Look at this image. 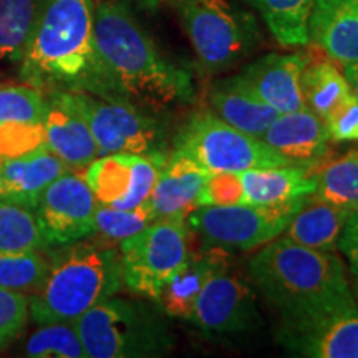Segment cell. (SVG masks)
<instances>
[{
  "label": "cell",
  "instance_id": "31",
  "mask_svg": "<svg viewBox=\"0 0 358 358\" xmlns=\"http://www.w3.org/2000/svg\"><path fill=\"white\" fill-rule=\"evenodd\" d=\"M25 345V355L34 358H85L83 342L73 322L43 324Z\"/></svg>",
  "mask_w": 358,
  "mask_h": 358
},
{
  "label": "cell",
  "instance_id": "40",
  "mask_svg": "<svg viewBox=\"0 0 358 358\" xmlns=\"http://www.w3.org/2000/svg\"><path fill=\"white\" fill-rule=\"evenodd\" d=\"M136 2L140 3L143 8H148V10H153V8L158 7L159 3H163L164 0H136Z\"/></svg>",
  "mask_w": 358,
  "mask_h": 358
},
{
  "label": "cell",
  "instance_id": "20",
  "mask_svg": "<svg viewBox=\"0 0 358 358\" xmlns=\"http://www.w3.org/2000/svg\"><path fill=\"white\" fill-rule=\"evenodd\" d=\"M70 169L48 146L19 158L3 159L0 176V199L35 209L43 191Z\"/></svg>",
  "mask_w": 358,
  "mask_h": 358
},
{
  "label": "cell",
  "instance_id": "27",
  "mask_svg": "<svg viewBox=\"0 0 358 358\" xmlns=\"http://www.w3.org/2000/svg\"><path fill=\"white\" fill-rule=\"evenodd\" d=\"M315 178V198L348 211H358V150L324 164Z\"/></svg>",
  "mask_w": 358,
  "mask_h": 358
},
{
  "label": "cell",
  "instance_id": "41",
  "mask_svg": "<svg viewBox=\"0 0 358 358\" xmlns=\"http://www.w3.org/2000/svg\"><path fill=\"white\" fill-rule=\"evenodd\" d=\"M350 290H352V295H353V301H355L357 307H358V275H353V280L350 284Z\"/></svg>",
  "mask_w": 358,
  "mask_h": 358
},
{
  "label": "cell",
  "instance_id": "42",
  "mask_svg": "<svg viewBox=\"0 0 358 358\" xmlns=\"http://www.w3.org/2000/svg\"><path fill=\"white\" fill-rule=\"evenodd\" d=\"M2 168H3V158L0 156V176H2Z\"/></svg>",
  "mask_w": 358,
  "mask_h": 358
},
{
  "label": "cell",
  "instance_id": "16",
  "mask_svg": "<svg viewBox=\"0 0 358 358\" xmlns=\"http://www.w3.org/2000/svg\"><path fill=\"white\" fill-rule=\"evenodd\" d=\"M308 60L310 55L306 52L268 53L249 64L239 75L277 113H290L307 108L301 77Z\"/></svg>",
  "mask_w": 358,
  "mask_h": 358
},
{
  "label": "cell",
  "instance_id": "30",
  "mask_svg": "<svg viewBox=\"0 0 358 358\" xmlns=\"http://www.w3.org/2000/svg\"><path fill=\"white\" fill-rule=\"evenodd\" d=\"M50 262L38 250L0 252V289L37 290L47 279Z\"/></svg>",
  "mask_w": 358,
  "mask_h": 358
},
{
  "label": "cell",
  "instance_id": "6",
  "mask_svg": "<svg viewBox=\"0 0 358 358\" xmlns=\"http://www.w3.org/2000/svg\"><path fill=\"white\" fill-rule=\"evenodd\" d=\"M176 8L206 70L232 69L261 43V30L252 13L229 0H176Z\"/></svg>",
  "mask_w": 358,
  "mask_h": 358
},
{
  "label": "cell",
  "instance_id": "38",
  "mask_svg": "<svg viewBox=\"0 0 358 358\" xmlns=\"http://www.w3.org/2000/svg\"><path fill=\"white\" fill-rule=\"evenodd\" d=\"M337 248L342 250V254L350 264L352 274L358 275V211H352L348 216L342 234L338 237Z\"/></svg>",
  "mask_w": 358,
  "mask_h": 358
},
{
  "label": "cell",
  "instance_id": "4",
  "mask_svg": "<svg viewBox=\"0 0 358 358\" xmlns=\"http://www.w3.org/2000/svg\"><path fill=\"white\" fill-rule=\"evenodd\" d=\"M122 261L111 248L69 244L50 264L42 287L29 301L37 324L75 322L122 289Z\"/></svg>",
  "mask_w": 358,
  "mask_h": 358
},
{
  "label": "cell",
  "instance_id": "29",
  "mask_svg": "<svg viewBox=\"0 0 358 358\" xmlns=\"http://www.w3.org/2000/svg\"><path fill=\"white\" fill-rule=\"evenodd\" d=\"M48 248L32 209L0 199V252Z\"/></svg>",
  "mask_w": 358,
  "mask_h": 358
},
{
  "label": "cell",
  "instance_id": "9",
  "mask_svg": "<svg viewBox=\"0 0 358 358\" xmlns=\"http://www.w3.org/2000/svg\"><path fill=\"white\" fill-rule=\"evenodd\" d=\"M95 138L98 155H136L166 163V140L153 116L123 98L75 92Z\"/></svg>",
  "mask_w": 358,
  "mask_h": 358
},
{
  "label": "cell",
  "instance_id": "23",
  "mask_svg": "<svg viewBox=\"0 0 358 358\" xmlns=\"http://www.w3.org/2000/svg\"><path fill=\"white\" fill-rule=\"evenodd\" d=\"M245 203L277 206L307 198L317 189L315 173L301 166H275L239 173Z\"/></svg>",
  "mask_w": 358,
  "mask_h": 358
},
{
  "label": "cell",
  "instance_id": "21",
  "mask_svg": "<svg viewBox=\"0 0 358 358\" xmlns=\"http://www.w3.org/2000/svg\"><path fill=\"white\" fill-rule=\"evenodd\" d=\"M209 101L222 122L259 140L279 116L271 105L257 96L241 75L214 83L209 92Z\"/></svg>",
  "mask_w": 358,
  "mask_h": 358
},
{
  "label": "cell",
  "instance_id": "25",
  "mask_svg": "<svg viewBox=\"0 0 358 358\" xmlns=\"http://www.w3.org/2000/svg\"><path fill=\"white\" fill-rule=\"evenodd\" d=\"M301 87L306 106L322 122L353 98L343 71H340L330 60L310 58L302 71Z\"/></svg>",
  "mask_w": 358,
  "mask_h": 358
},
{
  "label": "cell",
  "instance_id": "10",
  "mask_svg": "<svg viewBox=\"0 0 358 358\" xmlns=\"http://www.w3.org/2000/svg\"><path fill=\"white\" fill-rule=\"evenodd\" d=\"M307 198L277 206L232 204L199 206L189 213V224L203 237L206 248L250 250L264 245L287 229Z\"/></svg>",
  "mask_w": 358,
  "mask_h": 358
},
{
  "label": "cell",
  "instance_id": "35",
  "mask_svg": "<svg viewBox=\"0 0 358 358\" xmlns=\"http://www.w3.org/2000/svg\"><path fill=\"white\" fill-rule=\"evenodd\" d=\"M241 203H245L241 174L219 171L211 173V176L206 181L203 191L196 199V208L199 206H232Z\"/></svg>",
  "mask_w": 358,
  "mask_h": 358
},
{
  "label": "cell",
  "instance_id": "19",
  "mask_svg": "<svg viewBox=\"0 0 358 358\" xmlns=\"http://www.w3.org/2000/svg\"><path fill=\"white\" fill-rule=\"evenodd\" d=\"M308 40L340 65L358 62V0H313Z\"/></svg>",
  "mask_w": 358,
  "mask_h": 358
},
{
  "label": "cell",
  "instance_id": "33",
  "mask_svg": "<svg viewBox=\"0 0 358 358\" xmlns=\"http://www.w3.org/2000/svg\"><path fill=\"white\" fill-rule=\"evenodd\" d=\"M47 110L42 90L30 87H0V124L40 123Z\"/></svg>",
  "mask_w": 358,
  "mask_h": 358
},
{
  "label": "cell",
  "instance_id": "34",
  "mask_svg": "<svg viewBox=\"0 0 358 358\" xmlns=\"http://www.w3.org/2000/svg\"><path fill=\"white\" fill-rule=\"evenodd\" d=\"M43 146H47L43 122L0 124V156L3 159L19 158Z\"/></svg>",
  "mask_w": 358,
  "mask_h": 358
},
{
  "label": "cell",
  "instance_id": "28",
  "mask_svg": "<svg viewBox=\"0 0 358 358\" xmlns=\"http://www.w3.org/2000/svg\"><path fill=\"white\" fill-rule=\"evenodd\" d=\"M40 0H0V58L20 62L37 20Z\"/></svg>",
  "mask_w": 358,
  "mask_h": 358
},
{
  "label": "cell",
  "instance_id": "22",
  "mask_svg": "<svg viewBox=\"0 0 358 358\" xmlns=\"http://www.w3.org/2000/svg\"><path fill=\"white\" fill-rule=\"evenodd\" d=\"M227 264L229 254L221 248H206L199 254H189V259L168 282L156 303L168 317L189 320L206 282Z\"/></svg>",
  "mask_w": 358,
  "mask_h": 358
},
{
  "label": "cell",
  "instance_id": "7",
  "mask_svg": "<svg viewBox=\"0 0 358 358\" xmlns=\"http://www.w3.org/2000/svg\"><path fill=\"white\" fill-rule=\"evenodd\" d=\"M186 217L156 219L120 244L123 284L133 294L158 301L176 272L189 259Z\"/></svg>",
  "mask_w": 358,
  "mask_h": 358
},
{
  "label": "cell",
  "instance_id": "5",
  "mask_svg": "<svg viewBox=\"0 0 358 358\" xmlns=\"http://www.w3.org/2000/svg\"><path fill=\"white\" fill-rule=\"evenodd\" d=\"M90 358H153L171 352L174 337L158 307L108 297L73 322Z\"/></svg>",
  "mask_w": 358,
  "mask_h": 358
},
{
  "label": "cell",
  "instance_id": "18",
  "mask_svg": "<svg viewBox=\"0 0 358 358\" xmlns=\"http://www.w3.org/2000/svg\"><path fill=\"white\" fill-rule=\"evenodd\" d=\"M211 173L182 150H174L159 169L150 203L156 217H187Z\"/></svg>",
  "mask_w": 358,
  "mask_h": 358
},
{
  "label": "cell",
  "instance_id": "11",
  "mask_svg": "<svg viewBox=\"0 0 358 358\" xmlns=\"http://www.w3.org/2000/svg\"><path fill=\"white\" fill-rule=\"evenodd\" d=\"M275 338L295 357L358 358L357 303L308 315L280 317Z\"/></svg>",
  "mask_w": 358,
  "mask_h": 358
},
{
  "label": "cell",
  "instance_id": "15",
  "mask_svg": "<svg viewBox=\"0 0 358 358\" xmlns=\"http://www.w3.org/2000/svg\"><path fill=\"white\" fill-rule=\"evenodd\" d=\"M43 128L48 150L64 161L70 171H82L100 156L75 92H50L47 96Z\"/></svg>",
  "mask_w": 358,
  "mask_h": 358
},
{
  "label": "cell",
  "instance_id": "2",
  "mask_svg": "<svg viewBox=\"0 0 358 358\" xmlns=\"http://www.w3.org/2000/svg\"><path fill=\"white\" fill-rule=\"evenodd\" d=\"M20 64V77L38 90L103 96L92 0H40Z\"/></svg>",
  "mask_w": 358,
  "mask_h": 358
},
{
  "label": "cell",
  "instance_id": "1",
  "mask_svg": "<svg viewBox=\"0 0 358 358\" xmlns=\"http://www.w3.org/2000/svg\"><path fill=\"white\" fill-rule=\"evenodd\" d=\"M93 35L103 96L123 98L151 110L192 100L189 71L161 55L127 6L101 2L93 10Z\"/></svg>",
  "mask_w": 358,
  "mask_h": 358
},
{
  "label": "cell",
  "instance_id": "32",
  "mask_svg": "<svg viewBox=\"0 0 358 358\" xmlns=\"http://www.w3.org/2000/svg\"><path fill=\"white\" fill-rule=\"evenodd\" d=\"M156 214L150 203L136 206L131 209H120L113 206L96 203L95 211V232L110 241L127 239L136 232L145 229L156 221Z\"/></svg>",
  "mask_w": 358,
  "mask_h": 358
},
{
  "label": "cell",
  "instance_id": "12",
  "mask_svg": "<svg viewBox=\"0 0 358 358\" xmlns=\"http://www.w3.org/2000/svg\"><path fill=\"white\" fill-rule=\"evenodd\" d=\"M96 199L83 176L69 171L43 191L35 206L47 245H69L95 232Z\"/></svg>",
  "mask_w": 358,
  "mask_h": 358
},
{
  "label": "cell",
  "instance_id": "13",
  "mask_svg": "<svg viewBox=\"0 0 358 358\" xmlns=\"http://www.w3.org/2000/svg\"><path fill=\"white\" fill-rule=\"evenodd\" d=\"M211 332H245L261 324L252 287L229 264L217 271L201 290L189 319Z\"/></svg>",
  "mask_w": 358,
  "mask_h": 358
},
{
  "label": "cell",
  "instance_id": "8",
  "mask_svg": "<svg viewBox=\"0 0 358 358\" xmlns=\"http://www.w3.org/2000/svg\"><path fill=\"white\" fill-rule=\"evenodd\" d=\"M174 143L178 150L192 156L209 173L294 166L262 140L239 131L208 111L189 118Z\"/></svg>",
  "mask_w": 358,
  "mask_h": 358
},
{
  "label": "cell",
  "instance_id": "26",
  "mask_svg": "<svg viewBox=\"0 0 358 358\" xmlns=\"http://www.w3.org/2000/svg\"><path fill=\"white\" fill-rule=\"evenodd\" d=\"M254 7L277 43L303 47L308 40V17L313 0H243Z\"/></svg>",
  "mask_w": 358,
  "mask_h": 358
},
{
  "label": "cell",
  "instance_id": "36",
  "mask_svg": "<svg viewBox=\"0 0 358 358\" xmlns=\"http://www.w3.org/2000/svg\"><path fill=\"white\" fill-rule=\"evenodd\" d=\"M29 315V299L24 292L0 289V350L24 329Z\"/></svg>",
  "mask_w": 358,
  "mask_h": 358
},
{
  "label": "cell",
  "instance_id": "17",
  "mask_svg": "<svg viewBox=\"0 0 358 358\" xmlns=\"http://www.w3.org/2000/svg\"><path fill=\"white\" fill-rule=\"evenodd\" d=\"M261 140L294 166L320 168L330 156L325 123L308 108L277 116Z\"/></svg>",
  "mask_w": 358,
  "mask_h": 358
},
{
  "label": "cell",
  "instance_id": "3",
  "mask_svg": "<svg viewBox=\"0 0 358 358\" xmlns=\"http://www.w3.org/2000/svg\"><path fill=\"white\" fill-rule=\"evenodd\" d=\"M252 284L280 317L308 315L355 302L334 250L303 248L282 237L249 261Z\"/></svg>",
  "mask_w": 358,
  "mask_h": 358
},
{
  "label": "cell",
  "instance_id": "37",
  "mask_svg": "<svg viewBox=\"0 0 358 358\" xmlns=\"http://www.w3.org/2000/svg\"><path fill=\"white\" fill-rule=\"evenodd\" d=\"M324 123L330 134V140L337 143L358 141V101L355 96L332 116H329Z\"/></svg>",
  "mask_w": 358,
  "mask_h": 358
},
{
  "label": "cell",
  "instance_id": "24",
  "mask_svg": "<svg viewBox=\"0 0 358 358\" xmlns=\"http://www.w3.org/2000/svg\"><path fill=\"white\" fill-rule=\"evenodd\" d=\"M352 211L330 204L315 196H307L301 208L285 229V239L303 248L334 250Z\"/></svg>",
  "mask_w": 358,
  "mask_h": 358
},
{
  "label": "cell",
  "instance_id": "39",
  "mask_svg": "<svg viewBox=\"0 0 358 358\" xmlns=\"http://www.w3.org/2000/svg\"><path fill=\"white\" fill-rule=\"evenodd\" d=\"M343 66V75H345L348 85H350V90L358 101V62L357 64H348L342 65Z\"/></svg>",
  "mask_w": 358,
  "mask_h": 358
},
{
  "label": "cell",
  "instance_id": "14",
  "mask_svg": "<svg viewBox=\"0 0 358 358\" xmlns=\"http://www.w3.org/2000/svg\"><path fill=\"white\" fill-rule=\"evenodd\" d=\"M163 163L136 155H105L85 168L96 203L131 209L150 199Z\"/></svg>",
  "mask_w": 358,
  "mask_h": 358
}]
</instances>
